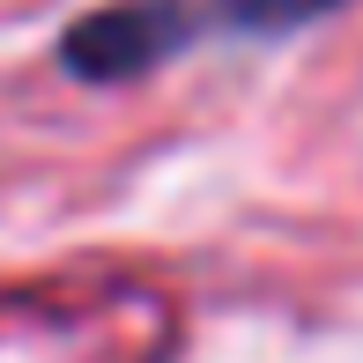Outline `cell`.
<instances>
[{
	"mask_svg": "<svg viewBox=\"0 0 363 363\" xmlns=\"http://www.w3.org/2000/svg\"><path fill=\"white\" fill-rule=\"evenodd\" d=\"M171 38H178V23H171V8H156V0H148V8H111V15H96V23H82L67 38V60L82 74H134Z\"/></svg>",
	"mask_w": 363,
	"mask_h": 363,
	"instance_id": "obj_1",
	"label": "cell"
},
{
	"mask_svg": "<svg viewBox=\"0 0 363 363\" xmlns=\"http://www.w3.org/2000/svg\"><path fill=\"white\" fill-rule=\"evenodd\" d=\"M238 23H252V30H289V23H311V15H326V8H341V0H223Z\"/></svg>",
	"mask_w": 363,
	"mask_h": 363,
	"instance_id": "obj_2",
	"label": "cell"
}]
</instances>
